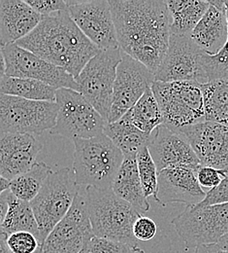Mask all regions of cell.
Listing matches in <instances>:
<instances>
[{
  "mask_svg": "<svg viewBox=\"0 0 228 253\" xmlns=\"http://www.w3.org/2000/svg\"><path fill=\"white\" fill-rule=\"evenodd\" d=\"M163 115V125L174 131L206 121L202 85L197 82L155 81L152 86Z\"/></svg>",
  "mask_w": 228,
  "mask_h": 253,
  "instance_id": "5",
  "label": "cell"
},
{
  "mask_svg": "<svg viewBox=\"0 0 228 253\" xmlns=\"http://www.w3.org/2000/svg\"><path fill=\"white\" fill-rule=\"evenodd\" d=\"M11 253V252H10V250H9V248H8V250H7V251H6V252H5V253ZM43 253V252H42V248H41V249H40V250H39V251H38V252H37V253Z\"/></svg>",
  "mask_w": 228,
  "mask_h": 253,
  "instance_id": "42",
  "label": "cell"
},
{
  "mask_svg": "<svg viewBox=\"0 0 228 253\" xmlns=\"http://www.w3.org/2000/svg\"><path fill=\"white\" fill-rule=\"evenodd\" d=\"M9 192L10 189L2 192L0 195V223L5 219L9 210Z\"/></svg>",
  "mask_w": 228,
  "mask_h": 253,
  "instance_id": "38",
  "label": "cell"
},
{
  "mask_svg": "<svg viewBox=\"0 0 228 253\" xmlns=\"http://www.w3.org/2000/svg\"><path fill=\"white\" fill-rule=\"evenodd\" d=\"M122 52L154 74L167 53L172 18L166 1H109Z\"/></svg>",
  "mask_w": 228,
  "mask_h": 253,
  "instance_id": "1",
  "label": "cell"
},
{
  "mask_svg": "<svg viewBox=\"0 0 228 253\" xmlns=\"http://www.w3.org/2000/svg\"><path fill=\"white\" fill-rule=\"evenodd\" d=\"M0 91L2 95L18 96L30 100L57 101L56 88L33 79L2 75Z\"/></svg>",
  "mask_w": 228,
  "mask_h": 253,
  "instance_id": "26",
  "label": "cell"
},
{
  "mask_svg": "<svg viewBox=\"0 0 228 253\" xmlns=\"http://www.w3.org/2000/svg\"><path fill=\"white\" fill-rule=\"evenodd\" d=\"M122 62V50H101L81 71L76 79L79 92L108 122L117 69Z\"/></svg>",
  "mask_w": 228,
  "mask_h": 253,
  "instance_id": "8",
  "label": "cell"
},
{
  "mask_svg": "<svg viewBox=\"0 0 228 253\" xmlns=\"http://www.w3.org/2000/svg\"><path fill=\"white\" fill-rule=\"evenodd\" d=\"M26 2L44 18L68 10L66 1L63 0H27Z\"/></svg>",
  "mask_w": 228,
  "mask_h": 253,
  "instance_id": "35",
  "label": "cell"
},
{
  "mask_svg": "<svg viewBox=\"0 0 228 253\" xmlns=\"http://www.w3.org/2000/svg\"><path fill=\"white\" fill-rule=\"evenodd\" d=\"M195 253H228V252L221 248L218 244H213L197 247L195 249Z\"/></svg>",
  "mask_w": 228,
  "mask_h": 253,
  "instance_id": "39",
  "label": "cell"
},
{
  "mask_svg": "<svg viewBox=\"0 0 228 253\" xmlns=\"http://www.w3.org/2000/svg\"><path fill=\"white\" fill-rule=\"evenodd\" d=\"M139 176L147 198L155 196L159 187V170L148 147L141 150L137 156Z\"/></svg>",
  "mask_w": 228,
  "mask_h": 253,
  "instance_id": "30",
  "label": "cell"
},
{
  "mask_svg": "<svg viewBox=\"0 0 228 253\" xmlns=\"http://www.w3.org/2000/svg\"><path fill=\"white\" fill-rule=\"evenodd\" d=\"M178 132L188 138L202 166L228 174V126L205 121Z\"/></svg>",
  "mask_w": 228,
  "mask_h": 253,
  "instance_id": "16",
  "label": "cell"
},
{
  "mask_svg": "<svg viewBox=\"0 0 228 253\" xmlns=\"http://www.w3.org/2000/svg\"><path fill=\"white\" fill-rule=\"evenodd\" d=\"M57 102L30 100L18 96H0V131L4 133L41 134L56 126Z\"/></svg>",
  "mask_w": 228,
  "mask_h": 253,
  "instance_id": "7",
  "label": "cell"
},
{
  "mask_svg": "<svg viewBox=\"0 0 228 253\" xmlns=\"http://www.w3.org/2000/svg\"><path fill=\"white\" fill-rule=\"evenodd\" d=\"M103 133L114 142L125 156H137L141 150L149 146L151 141V134L123 119L115 123H108Z\"/></svg>",
  "mask_w": 228,
  "mask_h": 253,
  "instance_id": "24",
  "label": "cell"
},
{
  "mask_svg": "<svg viewBox=\"0 0 228 253\" xmlns=\"http://www.w3.org/2000/svg\"><path fill=\"white\" fill-rule=\"evenodd\" d=\"M206 196L193 169L169 168L159 172V187L154 198L162 207L179 203L194 208L203 202Z\"/></svg>",
  "mask_w": 228,
  "mask_h": 253,
  "instance_id": "18",
  "label": "cell"
},
{
  "mask_svg": "<svg viewBox=\"0 0 228 253\" xmlns=\"http://www.w3.org/2000/svg\"><path fill=\"white\" fill-rule=\"evenodd\" d=\"M43 19L26 1L0 0L1 47L28 36Z\"/></svg>",
  "mask_w": 228,
  "mask_h": 253,
  "instance_id": "21",
  "label": "cell"
},
{
  "mask_svg": "<svg viewBox=\"0 0 228 253\" xmlns=\"http://www.w3.org/2000/svg\"><path fill=\"white\" fill-rule=\"evenodd\" d=\"M10 185H11V181L6 179L5 177L1 176V178H0V191H1V193L10 189Z\"/></svg>",
  "mask_w": 228,
  "mask_h": 253,
  "instance_id": "40",
  "label": "cell"
},
{
  "mask_svg": "<svg viewBox=\"0 0 228 253\" xmlns=\"http://www.w3.org/2000/svg\"><path fill=\"white\" fill-rule=\"evenodd\" d=\"M158 226L152 218L141 215L133 225V235L137 241L148 242L155 238Z\"/></svg>",
  "mask_w": 228,
  "mask_h": 253,
  "instance_id": "36",
  "label": "cell"
},
{
  "mask_svg": "<svg viewBox=\"0 0 228 253\" xmlns=\"http://www.w3.org/2000/svg\"><path fill=\"white\" fill-rule=\"evenodd\" d=\"M218 245H219L221 248H223L224 250H226V251H228V234H227L225 237H223V238L219 241Z\"/></svg>",
  "mask_w": 228,
  "mask_h": 253,
  "instance_id": "41",
  "label": "cell"
},
{
  "mask_svg": "<svg viewBox=\"0 0 228 253\" xmlns=\"http://www.w3.org/2000/svg\"><path fill=\"white\" fill-rule=\"evenodd\" d=\"M81 253H86V252H85V251H83V252H82Z\"/></svg>",
  "mask_w": 228,
  "mask_h": 253,
  "instance_id": "43",
  "label": "cell"
},
{
  "mask_svg": "<svg viewBox=\"0 0 228 253\" xmlns=\"http://www.w3.org/2000/svg\"><path fill=\"white\" fill-rule=\"evenodd\" d=\"M16 44L64 68L75 79L101 51L77 27L68 10L44 18L32 33Z\"/></svg>",
  "mask_w": 228,
  "mask_h": 253,
  "instance_id": "2",
  "label": "cell"
},
{
  "mask_svg": "<svg viewBox=\"0 0 228 253\" xmlns=\"http://www.w3.org/2000/svg\"><path fill=\"white\" fill-rule=\"evenodd\" d=\"M7 246L13 253H35L42 248L38 238L29 232H18L9 235Z\"/></svg>",
  "mask_w": 228,
  "mask_h": 253,
  "instance_id": "33",
  "label": "cell"
},
{
  "mask_svg": "<svg viewBox=\"0 0 228 253\" xmlns=\"http://www.w3.org/2000/svg\"><path fill=\"white\" fill-rule=\"evenodd\" d=\"M171 18V34L190 35L210 7L209 1L166 0Z\"/></svg>",
  "mask_w": 228,
  "mask_h": 253,
  "instance_id": "23",
  "label": "cell"
},
{
  "mask_svg": "<svg viewBox=\"0 0 228 253\" xmlns=\"http://www.w3.org/2000/svg\"><path fill=\"white\" fill-rule=\"evenodd\" d=\"M2 75L43 82L59 89L79 92L76 79L62 67L49 63L16 43L1 48Z\"/></svg>",
  "mask_w": 228,
  "mask_h": 253,
  "instance_id": "11",
  "label": "cell"
},
{
  "mask_svg": "<svg viewBox=\"0 0 228 253\" xmlns=\"http://www.w3.org/2000/svg\"><path fill=\"white\" fill-rule=\"evenodd\" d=\"M202 91L206 121L228 126V79L203 84Z\"/></svg>",
  "mask_w": 228,
  "mask_h": 253,
  "instance_id": "28",
  "label": "cell"
},
{
  "mask_svg": "<svg viewBox=\"0 0 228 253\" xmlns=\"http://www.w3.org/2000/svg\"><path fill=\"white\" fill-rule=\"evenodd\" d=\"M88 213L96 237L137 246L133 225L142 215L113 189L85 188Z\"/></svg>",
  "mask_w": 228,
  "mask_h": 253,
  "instance_id": "4",
  "label": "cell"
},
{
  "mask_svg": "<svg viewBox=\"0 0 228 253\" xmlns=\"http://www.w3.org/2000/svg\"><path fill=\"white\" fill-rule=\"evenodd\" d=\"M122 119L149 134H152L158 126L163 125V112L152 87Z\"/></svg>",
  "mask_w": 228,
  "mask_h": 253,
  "instance_id": "27",
  "label": "cell"
},
{
  "mask_svg": "<svg viewBox=\"0 0 228 253\" xmlns=\"http://www.w3.org/2000/svg\"><path fill=\"white\" fill-rule=\"evenodd\" d=\"M43 144L33 134L4 133L0 139L1 176L13 180L27 172L36 163Z\"/></svg>",
  "mask_w": 228,
  "mask_h": 253,
  "instance_id": "19",
  "label": "cell"
},
{
  "mask_svg": "<svg viewBox=\"0 0 228 253\" xmlns=\"http://www.w3.org/2000/svg\"></svg>",
  "mask_w": 228,
  "mask_h": 253,
  "instance_id": "44",
  "label": "cell"
},
{
  "mask_svg": "<svg viewBox=\"0 0 228 253\" xmlns=\"http://www.w3.org/2000/svg\"><path fill=\"white\" fill-rule=\"evenodd\" d=\"M209 3V9L190 36L205 54L216 56L228 41V11L226 1L212 0Z\"/></svg>",
  "mask_w": 228,
  "mask_h": 253,
  "instance_id": "20",
  "label": "cell"
},
{
  "mask_svg": "<svg viewBox=\"0 0 228 253\" xmlns=\"http://www.w3.org/2000/svg\"><path fill=\"white\" fill-rule=\"evenodd\" d=\"M9 210L1 223V233L11 235L18 232H29L35 235L40 242V231L30 202L18 199L10 190Z\"/></svg>",
  "mask_w": 228,
  "mask_h": 253,
  "instance_id": "25",
  "label": "cell"
},
{
  "mask_svg": "<svg viewBox=\"0 0 228 253\" xmlns=\"http://www.w3.org/2000/svg\"><path fill=\"white\" fill-rule=\"evenodd\" d=\"M196 174L200 186L206 193L218 187L228 175L224 170L207 166H201Z\"/></svg>",
  "mask_w": 228,
  "mask_h": 253,
  "instance_id": "34",
  "label": "cell"
},
{
  "mask_svg": "<svg viewBox=\"0 0 228 253\" xmlns=\"http://www.w3.org/2000/svg\"><path fill=\"white\" fill-rule=\"evenodd\" d=\"M74 145L73 172L77 185L111 189L124 162V153L104 133L75 139Z\"/></svg>",
  "mask_w": 228,
  "mask_h": 253,
  "instance_id": "3",
  "label": "cell"
},
{
  "mask_svg": "<svg viewBox=\"0 0 228 253\" xmlns=\"http://www.w3.org/2000/svg\"><path fill=\"white\" fill-rule=\"evenodd\" d=\"M221 204H228V175L218 187L209 191L205 200L197 205V207H208Z\"/></svg>",
  "mask_w": 228,
  "mask_h": 253,
  "instance_id": "37",
  "label": "cell"
},
{
  "mask_svg": "<svg viewBox=\"0 0 228 253\" xmlns=\"http://www.w3.org/2000/svg\"><path fill=\"white\" fill-rule=\"evenodd\" d=\"M112 189L142 215L150 211V203L144 193L139 176L136 156H125Z\"/></svg>",
  "mask_w": 228,
  "mask_h": 253,
  "instance_id": "22",
  "label": "cell"
},
{
  "mask_svg": "<svg viewBox=\"0 0 228 253\" xmlns=\"http://www.w3.org/2000/svg\"><path fill=\"white\" fill-rule=\"evenodd\" d=\"M85 252L96 253H145L139 247L98 238L96 236L89 242Z\"/></svg>",
  "mask_w": 228,
  "mask_h": 253,
  "instance_id": "32",
  "label": "cell"
},
{
  "mask_svg": "<svg viewBox=\"0 0 228 253\" xmlns=\"http://www.w3.org/2000/svg\"><path fill=\"white\" fill-rule=\"evenodd\" d=\"M148 148L159 172L178 167L190 168L197 172L202 166L188 138L165 125L158 126L153 131Z\"/></svg>",
  "mask_w": 228,
  "mask_h": 253,
  "instance_id": "17",
  "label": "cell"
},
{
  "mask_svg": "<svg viewBox=\"0 0 228 253\" xmlns=\"http://www.w3.org/2000/svg\"><path fill=\"white\" fill-rule=\"evenodd\" d=\"M95 237L84 195L77 194L66 214L42 245L43 253H81Z\"/></svg>",
  "mask_w": 228,
  "mask_h": 253,
  "instance_id": "14",
  "label": "cell"
},
{
  "mask_svg": "<svg viewBox=\"0 0 228 253\" xmlns=\"http://www.w3.org/2000/svg\"><path fill=\"white\" fill-rule=\"evenodd\" d=\"M53 172L52 168L48 164L36 162L27 172L11 180L10 190L18 199L31 203Z\"/></svg>",
  "mask_w": 228,
  "mask_h": 253,
  "instance_id": "29",
  "label": "cell"
},
{
  "mask_svg": "<svg viewBox=\"0 0 228 253\" xmlns=\"http://www.w3.org/2000/svg\"><path fill=\"white\" fill-rule=\"evenodd\" d=\"M228 20V0L226 1ZM203 67L207 78L210 81L228 79V39L223 50L216 56L204 54Z\"/></svg>",
  "mask_w": 228,
  "mask_h": 253,
  "instance_id": "31",
  "label": "cell"
},
{
  "mask_svg": "<svg viewBox=\"0 0 228 253\" xmlns=\"http://www.w3.org/2000/svg\"><path fill=\"white\" fill-rule=\"evenodd\" d=\"M204 54L190 35L171 34L167 53L155 73L156 81L208 83L203 67Z\"/></svg>",
  "mask_w": 228,
  "mask_h": 253,
  "instance_id": "12",
  "label": "cell"
},
{
  "mask_svg": "<svg viewBox=\"0 0 228 253\" xmlns=\"http://www.w3.org/2000/svg\"><path fill=\"white\" fill-rule=\"evenodd\" d=\"M56 102L59 113L52 133L75 140L96 137L104 132L108 122L80 92L59 89Z\"/></svg>",
  "mask_w": 228,
  "mask_h": 253,
  "instance_id": "9",
  "label": "cell"
},
{
  "mask_svg": "<svg viewBox=\"0 0 228 253\" xmlns=\"http://www.w3.org/2000/svg\"><path fill=\"white\" fill-rule=\"evenodd\" d=\"M75 174L69 168L54 171L31 202L40 231V243L46 241L55 227L70 211L78 194Z\"/></svg>",
  "mask_w": 228,
  "mask_h": 253,
  "instance_id": "6",
  "label": "cell"
},
{
  "mask_svg": "<svg viewBox=\"0 0 228 253\" xmlns=\"http://www.w3.org/2000/svg\"><path fill=\"white\" fill-rule=\"evenodd\" d=\"M155 81V74L146 65L122 52V62L117 69L108 123L121 120Z\"/></svg>",
  "mask_w": 228,
  "mask_h": 253,
  "instance_id": "13",
  "label": "cell"
},
{
  "mask_svg": "<svg viewBox=\"0 0 228 253\" xmlns=\"http://www.w3.org/2000/svg\"><path fill=\"white\" fill-rule=\"evenodd\" d=\"M171 223L187 249L218 244L228 234V204L187 208Z\"/></svg>",
  "mask_w": 228,
  "mask_h": 253,
  "instance_id": "10",
  "label": "cell"
},
{
  "mask_svg": "<svg viewBox=\"0 0 228 253\" xmlns=\"http://www.w3.org/2000/svg\"><path fill=\"white\" fill-rule=\"evenodd\" d=\"M66 3L74 23L100 50L120 48L109 1H66Z\"/></svg>",
  "mask_w": 228,
  "mask_h": 253,
  "instance_id": "15",
  "label": "cell"
}]
</instances>
